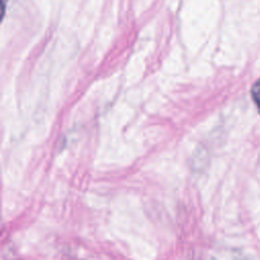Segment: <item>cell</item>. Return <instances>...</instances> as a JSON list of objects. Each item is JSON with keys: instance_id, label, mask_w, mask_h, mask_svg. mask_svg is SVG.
Listing matches in <instances>:
<instances>
[{"instance_id": "1", "label": "cell", "mask_w": 260, "mask_h": 260, "mask_svg": "<svg viewBox=\"0 0 260 260\" xmlns=\"http://www.w3.org/2000/svg\"><path fill=\"white\" fill-rule=\"evenodd\" d=\"M252 100L256 105V108L260 114V78L253 84L251 88Z\"/></svg>"}]
</instances>
